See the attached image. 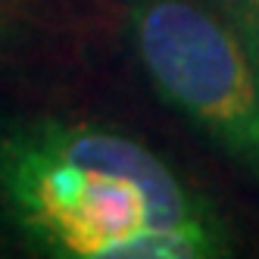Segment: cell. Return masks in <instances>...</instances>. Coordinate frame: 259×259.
Masks as SVG:
<instances>
[{
    "label": "cell",
    "instance_id": "obj_1",
    "mask_svg": "<svg viewBox=\"0 0 259 259\" xmlns=\"http://www.w3.org/2000/svg\"><path fill=\"white\" fill-rule=\"evenodd\" d=\"M0 200L31 244L66 259H109L147 225L215 219L135 138L57 119L0 135Z\"/></svg>",
    "mask_w": 259,
    "mask_h": 259
},
{
    "label": "cell",
    "instance_id": "obj_2",
    "mask_svg": "<svg viewBox=\"0 0 259 259\" xmlns=\"http://www.w3.org/2000/svg\"><path fill=\"white\" fill-rule=\"evenodd\" d=\"M132 41L156 94L259 178V34L209 0H135Z\"/></svg>",
    "mask_w": 259,
    "mask_h": 259
}]
</instances>
